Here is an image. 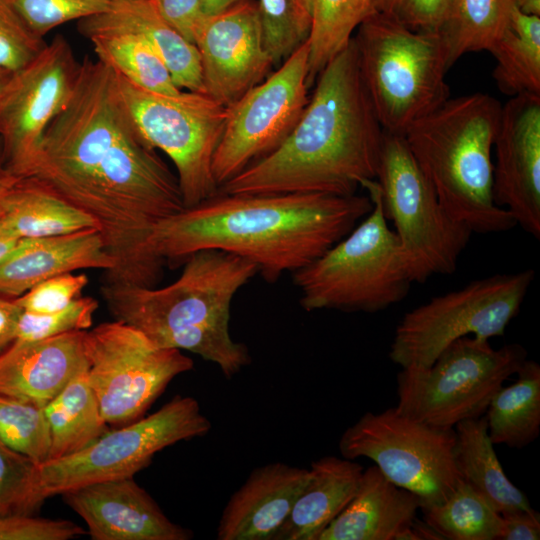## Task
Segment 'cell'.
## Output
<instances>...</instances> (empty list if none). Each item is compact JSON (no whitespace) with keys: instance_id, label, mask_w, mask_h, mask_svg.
Masks as SVG:
<instances>
[{"instance_id":"cell-1","label":"cell","mask_w":540,"mask_h":540,"mask_svg":"<svg viewBox=\"0 0 540 540\" xmlns=\"http://www.w3.org/2000/svg\"><path fill=\"white\" fill-rule=\"evenodd\" d=\"M26 178L93 217L114 268L103 283L154 287L165 260L151 238L185 206L178 179L140 133L115 72L86 56Z\"/></svg>"},{"instance_id":"cell-2","label":"cell","mask_w":540,"mask_h":540,"mask_svg":"<svg viewBox=\"0 0 540 540\" xmlns=\"http://www.w3.org/2000/svg\"><path fill=\"white\" fill-rule=\"evenodd\" d=\"M372 207L369 196L357 194L217 193L159 222L151 244L166 263L203 249L231 252L272 283L320 257Z\"/></svg>"},{"instance_id":"cell-3","label":"cell","mask_w":540,"mask_h":540,"mask_svg":"<svg viewBox=\"0 0 540 540\" xmlns=\"http://www.w3.org/2000/svg\"><path fill=\"white\" fill-rule=\"evenodd\" d=\"M299 121L272 153L219 194H356L378 172L384 130L364 85L353 39L318 74Z\"/></svg>"},{"instance_id":"cell-4","label":"cell","mask_w":540,"mask_h":540,"mask_svg":"<svg viewBox=\"0 0 540 540\" xmlns=\"http://www.w3.org/2000/svg\"><path fill=\"white\" fill-rule=\"evenodd\" d=\"M257 273L247 258L203 249L190 254L178 279L165 287L103 283L100 292L115 320L158 347L189 351L215 363L231 379L251 363L247 346L230 335L231 303Z\"/></svg>"},{"instance_id":"cell-5","label":"cell","mask_w":540,"mask_h":540,"mask_svg":"<svg viewBox=\"0 0 540 540\" xmlns=\"http://www.w3.org/2000/svg\"><path fill=\"white\" fill-rule=\"evenodd\" d=\"M501 107L481 92L448 98L403 135L440 203L472 233H501L517 225L493 199L491 153Z\"/></svg>"},{"instance_id":"cell-6","label":"cell","mask_w":540,"mask_h":540,"mask_svg":"<svg viewBox=\"0 0 540 540\" xmlns=\"http://www.w3.org/2000/svg\"><path fill=\"white\" fill-rule=\"evenodd\" d=\"M361 187L373 203L362 223L292 273L300 305L307 311L376 313L401 302L410 291L412 282L400 259L396 233L384 215L378 182L367 180Z\"/></svg>"},{"instance_id":"cell-7","label":"cell","mask_w":540,"mask_h":540,"mask_svg":"<svg viewBox=\"0 0 540 540\" xmlns=\"http://www.w3.org/2000/svg\"><path fill=\"white\" fill-rule=\"evenodd\" d=\"M361 76L385 132L404 135L448 98L446 50L439 34L415 32L375 13L352 37Z\"/></svg>"},{"instance_id":"cell-8","label":"cell","mask_w":540,"mask_h":540,"mask_svg":"<svg viewBox=\"0 0 540 540\" xmlns=\"http://www.w3.org/2000/svg\"><path fill=\"white\" fill-rule=\"evenodd\" d=\"M376 181L411 282L455 272L472 231L440 203L403 135L384 131Z\"/></svg>"},{"instance_id":"cell-9","label":"cell","mask_w":540,"mask_h":540,"mask_svg":"<svg viewBox=\"0 0 540 540\" xmlns=\"http://www.w3.org/2000/svg\"><path fill=\"white\" fill-rule=\"evenodd\" d=\"M527 357L518 343L494 349L489 340L461 337L430 366L401 369L396 409L430 426L454 428L483 416L492 397Z\"/></svg>"},{"instance_id":"cell-10","label":"cell","mask_w":540,"mask_h":540,"mask_svg":"<svg viewBox=\"0 0 540 540\" xmlns=\"http://www.w3.org/2000/svg\"><path fill=\"white\" fill-rule=\"evenodd\" d=\"M534 277L533 269L495 274L432 297L404 314L390 345V360L401 369L426 368L461 337L503 336Z\"/></svg>"},{"instance_id":"cell-11","label":"cell","mask_w":540,"mask_h":540,"mask_svg":"<svg viewBox=\"0 0 540 540\" xmlns=\"http://www.w3.org/2000/svg\"><path fill=\"white\" fill-rule=\"evenodd\" d=\"M454 428H439L391 407L366 412L339 440L343 458L365 457L395 485L415 494L420 509L444 502L463 481L455 461Z\"/></svg>"},{"instance_id":"cell-12","label":"cell","mask_w":540,"mask_h":540,"mask_svg":"<svg viewBox=\"0 0 540 540\" xmlns=\"http://www.w3.org/2000/svg\"><path fill=\"white\" fill-rule=\"evenodd\" d=\"M115 74L140 133L173 162L185 208L216 195L212 163L226 125L227 107L201 92L153 93Z\"/></svg>"},{"instance_id":"cell-13","label":"cell","mask_w":540,"mask_h":540,"mask_svg":"<svg viewBox=\"0 0 540 540\" xmlns=\"http://www.w3.org/2000/svg\"><path fill=\"white\" fill-rule=\"evenodd\" d=\"M88 381L108 425L121 427L146 413L177 375L193 369L181 350L161 348L115 320L84 335Z\"/></svg>"},{"instance_id":"cell-14","label":"cell","mask_w":540,"mask_h":540,"mask_svg":"<svg viewBox=\"0 0 540 540\" xmlns=\"http://www.w3.org/2000/svg\"><path fill=\"white\" fill-rule=\"evenodd\" d=\"M211 426L195 398L176 395L149 416L107 431L84 450L40 464L43 495L48 498L95 482L134 477L157 452L202 437Z\"/></svg>"},{"instance_id":"cell-15","label":"cell","mask_w":540,"mask_h":540,"mask_svg":"<svg viewBox=\"0 0 540 540\" xmlns=\"http://www.w3.org/2000/svg\"><path fill=\"white\" fill-rule=\"evenodd\" d=\"M306 41L261 83L227 107L212 173L217 186L275 151L290 135L309 101Z\"/></svg>"},{"instance_id":"cell-16","label":"cell","mask_w":540,"mask_h":540,"mask_svg":"<svg viewBox=\"0 0 540 540\" xmlns=\"http://www.w3.org/2000/svg\"><path fill=\"white\" fill-rule=\"evenodd\" d=\"M79 66L68 40L56 35L12 73L0 99V147L17 177L28 176L48 126L72 94Z\"/></svg>"},{"instance_id":"cell-17","label":"cell","mask_w":540,"mask_h":540,"mask_svg":"<svg viewBox=\"0 0 540 540\" xmlns=\"http://www.w3.org/2000/svg\"><path fill=\"white\" fill-rule=\"evenodd\" d=\"M204 93L225 107L272 71L264 47L257 2L244 0L225 13L202 17L194 33Z\"/></svg>"},{"instance_id":"cell-18","label":"cell","mask_w":540,"mask_h":540,"mask_svg":"<svg viewBox=\"0 0 540 540\" xmlns=\"http://www.w3.org/2000/svg\"><path fill=\"white\" fill-rule=\"evenodd\" d=\"M493 147L494 202L539 239L540 94H518L502 105Z\"/></svg>"},{"instance_id":"cell-19","label":"cell","mask_w":540,"mask_h":540,"mask_svg":"<svg viewBox=\"0 0 540 540\" xmlns=\"http://www.w3.org/2000/svg\"><path fill=\"white\" fill-rule=\"evenodd\" d=\"M93 540H190L133 477L95 482L61 494Z\"/></svg>"},{"instance_id":"cell-20","label":"cell","mask_w":540,"mask_h":540,"mask_svg":"<svg viewBox=\"0 0 540 540\" xmlns=\"http://www.w3.org/2000/svg\"><path fill=\"white\" fill-rule=\"evenodd\" d=\"M85 331L15 340L0 354V395L44 407L77 374L88 369Z\"/></svg>"},{"instance_id":"cell-21","label":"cell","mask_w":540,"mask_h":540,"mask_svg":"<svg viewBox=\"0 0 540 540\" xmlns=\"http://www.w3.org/2000/svg\"><path fill=\"white\" fill-rule=\"evenodd\" d=\"M309 469L268 463L254 469L224 507L218 540H273L309 478Z\"/></svg>"},{"instance_id":"cell-22","label":"cell","mask_w":540,"mask_h":540,"mask_svg":"<svg viewBox=\"0 0 540 540\" xmlns=\"http://www.w3.org/2000/svg\"><path fill=\"white\" fill-rule=\"evenodd\" d=\"M114 268L97 229L23 238L0 259V295L17 298L44 280L76 270Z\"/></svg>"},{"instance_id":"cell-23","label":"cell","mask_w":540,"mask_h":540,"mask_svg":"<svg viewBox=\"0 0 540 540\" xmlns=\"http://www.w3.org/2000/svg\"><path fill=\"white\" fill-rule=\"evenodd\" d=\"M419 509L415 494L392 483L373 465L363 470L353 498L317 540H400Z\"/></svg>"},{"instance_id":"cell-24","label":"cell","mask_w":540,"mask_h":540,"mask_svg":"<svg viewBox=\"0 0 540 540\" xmlns=\"http://www.w3.org/2000/svg\"><path fill=\"white\" fill-rule=\"evenodd\" d=\"M141 34L161 56L177 88L204 93L199 52L158 12L152 0H114L105 12L78 21L86 37L107 30Z\"/></svg>"},{"instance_id":"cell-25","label":"cell","mask_w":540,"mask_h":540,"mask_svg":"<svg viewBox=\"0 0 540 540\" xmlns=\"http://www.w3.org/2000/svg\"><path fill=\"white\" fill-rule=\"evenodd\" d=\"M363 470L353 460L331 455L312 462L309 478L273 540H317L353 498Z\"/></svg>"},{"instance_id":"cell-26","label":"cell","mask_w":540,"mask_h":540,"mask_svg":"<svg viewBox=\"0 0 540 540\" xmlns=\"http://www.w3.org/2000/svg\"><path fill=\"white\" fill-rule=\"evenodd\" d=\"M455 461L462 480L501 515L532 508L527 496L506 476L483 416L459 422Z\"/></svg>"},{"instance_id":"cell-27","label":"cell","mask_w":540,"mask_h":540,"mask_svg":"<svg viewBox=\"0 0 540 540\" xmlns=\"http://www.w3.org/2000/svg\"><path fill=\"white\" fill-rule=\"evenodd\" d=\"M0 220L19 239L99 231L93 217L32 178H21L12 189Z\"/></svg>"},{"instance_id":"cell-28","label":"cell","mask_w":540,"mask_h":540,"mask_svg":"<svg viewBox=\"0 0 540 540\" xmlns=\"http://www.w3.org/2000/svg\"><path fill=\"white\" fill-rule=\"evenodd\" d=\"M87 372L77 374L44 406L51 438L48 461L76 454L109 431Z\"/></svg>"},{"instance_id":"cell-29","label":"cell","mask_w":540,"mask_h":540,"mask_svg":"<svg viewBox=\"0 0 540 540\" xmlns=\"http://www.w3.org/2000/svg\"><path fill=\"white\" fill-rule=\"evenodd\" d=\"M516 381L502 386L484 414L492 443L522 449L540 433V366L526 359Z\"/></svg>"},{"instance_id":"cell-30","label":"cell","mask_w":540,"mask_h":540,"mask_svg":"<svg viewBox=\"0 0 540 540\" xmlns=\"http://www.w3.org/2000/svg\"><path fill=\"white\" fill-rule=\"evenodd\" d=\"M515 0H450L439 29L450 68L466 53L489 49L507 30Z\"/></svg>"},{"instance_id":"cell-31","label":"cell","mask_w":540,"mask_h":540,"mask_svg":"<svg viewBox=\"0 0 540 540\" xmlns=\"http://www.w3.org/2000/svg\"><path fill=\"white\" fill-rule=\"evenodd\" d=\"M489 52L496 60L493 78L502 93L540 94V16L515 7L507 30Z\"/></svg>"},{"instance_id":"cell-32","label":"cell","mask_w":540,"mask_h":540,"mask_svg":"<svg viewBox=\"0 0 540 540\" xmlns=\"http://www.w3.org/2000/svg\"><path fill=\"white\" fill-rule=\"evenodd\" d=\"M96 58L134 85L147 91L176 95L171 73L153 46L139 33L107 30L87 35Z\"/></svg>"},{"instance_id":"cell-33","label":"cell","mask_w":540,"mask_h":540,"mask_svg":"<svg viewBox=\"0 0 540 540\" xmlns=\"http://www.w3.org/2000/svg\"><path fill=\"white\" fill-rule=\"evenodd\" d=\"M312 26L309 46V87L326 64L350 42L358 26L377 13V0H302Z\"/></svg>"},{"instance_id":"cell-34","label":"cell","mask_w":540,"mask_h":540,"mask_svg":"<svg viewBox=\"0 0 540 540\" xmlns=\"http://www.w3.org/2000/svg\"><path fill=\"white\" fill-rule=\"evenodd\" d=\"M443 540H499L502 515L462 481L441 504L420 509Z\"/></svg>"},{"instance_id":"cell-35","label":"cell","mask_w":540,"mask_h":540,"mask_svg":"<svg viewBox=\"0 0 540 540\" xmlns=\"http://www.w3.org/2000/svg\"><path fill=\"white\" fill-rule=\"evenodd\" d=\"M264 47L278 68L309 38L311 15L302 0H258Z\"/></svg>"},{"instance_id":"cell-36","label":"cell","mask_w":540,"mask_h":540,"mask_svg":"<svg viewBox=\"0 0 540 540\" xmlns=\"http://www.w3.org/2000/svg\"><path fill=\"white\" fill-rule=\"evenodd\" d=\"M0 440L39 465L48 461L51 438L44 407L0 395Z\"/></svg>"},{"instance_id":"cell-37","label":"cell","mask_w":540,"mask_h":540,"mask_svg":"<svg viewBox=\"0 0 540 540\" xmlns=\"http://www.w3.org/2000/svg\"><path fill=\"white\" fill-rule=\"evenodd\" d=\"M45 499L39 464L0 440V518L34 515Z\"/></svg>"},{"instance_id":"cell-38","label":"cell","mask_w":540,"mask_h":540,"mask_svg":"<svg viewBox=\"0 0 540 540\" xmlns=\"http://www.w3.org/2000/svg\"><path fill=\"white\" fill-rule=\"evenodd\" d=\"M31 30L44 38L51 30L107 11L114 0H7Z\"/></svg>"},{"instance_id":"cell-39","label":"cell","mask_w":540,"mask_h":540,"mask_svg":"<svg viewBox=\"0 0 540 540\" xmlns=\"http://www.w3.org/2000/svg\"><path fill=\"white\" fill-rule=\"evenodd\" d=\"M98 301L92 297H79L65 308L47 314L23 311L17 326L15 340L33 341L71 331L87 330L93 324Z\"/></svg>"},{"instance_id":"cell-40","label":"cell","mask_w":540,"mask_h":540,"mask_svg":"<svg viewBox=\"0 0 540 540\" xmlns=\"http://www.w3.org/2000/svg\"><path fill=\"white\" fill-rule=\"evenodd\" d=\"M47 45L7 0H0V68L16 72Z\"/></svg>"},{"instance_id":"cell-41","label":"cell","mask_w":540,"mask_h":540,"mask_svg":"<svg viewBox=\"0 0 540 540\" xmlns=\"http://www.w3.org/2000/svg\"><path fill=\"white\" fill-rule=\"evenodd\" d=\"M87 284L86 274L64 273L42 281L15 300L23 311L52 313L81 297Z\"/></svg>"},{"instance_id":"cell-42","label":"cell","mask_w":540,"mask_h":540,"mask_svg":"<svg viewBox=\"0 0 540 540\" xmlns=\"http://www.w3.org/2000/svg\"><path fill=\"white\" fill-rule=\"evenodd\" d=\"M450 0H377V13L421 33L438 34Z\"/></svg>"},{"instance_id":"cell-43","label":"cell","mask_w":540,"mask_h":540,"mask_svg":"<svg viewBox=\"0 0 540 540\" xmlns=\"http://www.w3.org/2000/svg\"><path fill=\"white\" fill-rule=\"evenodd\" d=\"M87 534L80 525L64 519L34 515L0 518V540H69Z\"/></svg>"},{"instance_id":"cell-44","label":"cell","mask_w":540,"mask_h":540,"mask_svg":"<svg viewBox=\"0 0 540 540\" xmlns=\"http://www.w3.org/2000/svg\"><path fill=\"white\" fill-rule=\"evenodd\" d=\"M161 16L194 44L195 29L202 15L200 0H152Z\"/></svg>"},{"instance_id":"cell-45","label":"cell","mask_w":540,"mask_h":540,"mask_svg":"<svg viewBox=\"0 0 540 540\" xmlns=\"http://www.w3.org/2000/svg\"><path fill=\"white\" fill-rule=\"evenodd\" d=\"M502 519L499 540L540 539V514L533 508L504 514Z\"/></svg>"},{"instance_id":"cell-46","label":"cell","mask_w":540,"mask_h":540,"mask_svg":"<svg viewBox=\"0 0 540 540\" xmlns=\"http://www.w3.org/2000/svg\"><path fill=\"white\" fill-rule=\"evenodd\" d=\"M22 312L15 298L0 295V354L15 341Z\"/></svg>"},{"instance_id":"cell-47","label":"cell","mask_w":540,"mask_h":540,"mask_svg":"<svg viewBox=\"0 0 540 540\" xmlns=\"http://www.w3.org/2000/svg\"><path fill=\"white\" fill-rule=\"evenodd\" d=\"M20 179V177L11 173L5 166L0 147V217L3 213L8 195Z\"/></svg>"},{"instance_id":"cell-48","label":"cell","mask_w":540,"mask_h":540,"mask_svg":"<svg viewBox=\"0 0 540 540\" xmlns=\"http://www.w3.org/2000/svg\"><path fill=\"white\" fill-rule=\"evenodd\" d=\"M244 0H200L202 17H212L227 12Z\"/></svg>"},{"instance_id":"cell-49","label":"cell","mask_w":540,"mask_h":540,"mask_svg":"<svg viewBox=\"0 0 540 540\" xmlns=\"http://www.w3.org/2000/svg\"><path fill=\"white\" fill-rule=\"evenodd\" d=\"M411 528L417 540H443V538L424 520L417 517L413 521Z\"/></svg>"},{"instance_id":"cell-50","label":"cell","mask_w":540,"mask_h":540,"mask_svg":"<svg viewBox=\"0 0 540 540\" xmlns=\"http://www.w3.org/2000/svg\"><path fill=\"white\" fill-rule=\"evenodd\" d=\"M16 237L0 220V259H2L17 244Z\"/></svg>"},{"instance_id":"cell-51","label":"cell","mask_w":540,"mask_h":540,"mask_svg":"<svg viewBox=\"0 0 540 540\" xmlns=\"http://www.w3.org/2000/svg\"><path fill=\"white\" fill-rule=\"evenodd\" d=\"M515 5L522 13L540 16V0H515Z\"/></svg>"},{"instance_id":"cell-52","label":"cell","mask_w":540,"mask_h":540,"mask_svg":"<svg viewBox=\"0 0 540 540\" xmlns=\"http://www.w3.org/2000/svg\"><path fill=\"white\" fill-rule=\"evenodd\" d=\"M13 72L0 68V99Z\"/></svg>"}]
</instances>
